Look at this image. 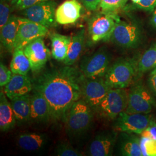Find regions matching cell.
Instances as JSON below:
<instances>
[{"label": "cell", "mask_w": 156, "mask_h": 156, "mask_svg": "<svg viewBox=\"0 0 156 156\" xmlns=\"http://www.w3.org/2000/svg\"><path fill=\"white\" fill-rule=\"evenodd\" d=\"M84 76L80 69L67 66L42 72L32 80L33 90L42 95L51 111V121L65 122L73 104L82 98Z\"/></svg>", "instance_id": "cell-1"}, {"label": "cell", "mask_w": 156, "mask_h": 156, "mask_svg": "<svg viewBox=\"0 0 156 156\" xmlns=\"http://www.w3.org/2000/svg\"><path fill=\"white\" fill-rule=\"evenodd\" d=\"M93 110L82 98L73 104L64 122L69 136H80L89 129L93 120Z\"/></svg>", "instance_id": "cell-2"}, {"label": "cell", "mask_w": 156, "mask_h": 156, "mask_svg": "<svg viewBox=\"0 0 156 156\" xmlns=\"http://www.w3.org/2000/svg\"><path fill=\"white\" fill-rule=\"evenodd\" d=\"M136 73V62L120 58L109 67L104 78L111 89H125L131 83Z\"/></svg>", "instance_id": "cell-3"}, {"label": "cell", "mask_w": 156, "mask_h": 156, "mask_svg": "<svg viewBox=\"0 0 156 156\" xmlns=\"http://www.w3.org/2000/svg\"><path fill=\"white\" fill-rule=\"evenodd\" d=\"M119 17L116 13L98 12L90 17L88 25L89 38L93 43L109 41Z\"/></svg>", "instance_id": "cell-4"}, {"label": "cell", "mask_w": 156, "mask_h": 156, "mask_svg": "<svg viewBox=\"0 0 156 156\" xmlns=\"http://www.w3.org/2000/svg\"><path fill=\"white\" fill-rule=\"evenodd\" d=\"M128 104V93L124 89H111L101 101L95 111L101 116L109 120H115Z\"/></svg>", "instance_id": "cell-5"}, {"label": "cell", "mask_w": 156, "mask_h": 156, "mask_svg": "<svg viewBox=\"0 0 156 156\" xmlns=\"http://www.w3.org/2000/svg\"><path fill=\"white\" fill-rule=\"evenodd\" d=\"M141 38L140 28L136 23L126 22L119 18L110 40L123 49H132L140 45Z\"/></svg>", "instance_id": "cell-6"}, {"label": "cell", "mask_w": 156, "mask_h": 156, "mask_svg": "<svg viewBox=\"0 0 156 156\" xmlns=\"http://www.w3.org/2000/svg\"><path fill=\"white\" fill-rule=\"evenodd\" d=\"M109 63V53L105 48H102L84 58L80 63V70L85 78H104Z\"/></svg>", "instance_id": "cell-7"}, {"label": "cell", "mask_w": 156, "mask_h": 156, "mask_svg": "<svg viewBox=\"0 0 156 156\" xmlns=\"http://www.w3.org/2000/svg\"><path fill=\"white\" fill-rule=\"evenodd\" d=\"M154 105V99L145 86L142 83L135 84L128 93V104L125 112L148 114Z\"/></svg>", "instance_id": "cell-8"}, {"label": "cell", "mask_w": 156, "mask_h": 156, "mask_svg": "<svg viewBox=\"0 0 156 156\" xmlns=\"http://www.w3.org/2000/svg\"><path fill=\"white\" fill-rule=\"evenodd\" d=\"M57 4L53 0L40 2L20 12L23 17L48 28L56 24Z\"/></svg>", "instance_id": "cell-9"}, {"label": "cell", "mask_w": 156, "mask_h": 156, "mask_svg": "<svg viewBox=\"0 0 156 156\" xmlns=\"http://www.w3.org/2000/svg\"><path fill=\"white\" fill-rule=\"evenodd\" d=\"M111 88L104 78H84L82 85V98L95 110Z\"/></svg>", "instance_id": "cell-10"}, {"label": "cell", "mask_w": 156, "mask_h": 156, "mask_svg": "<svg viewBox=\"0 0 156 156\" xmlns=\"http://www.w3.org/2000/svg\"><path fill=\"white\" fill-rule=\"evenodd\" d=\"M23 51L30 62L31 71L35 73L42 71L51 55L45 45L44 37L30 42L24 47Z\"/></svg>", "instance_id": "cell-11"}, {"label": "cell", "mask_w": 156, "mask_h": 156, "mask_svg": "<svg viewBox=\"0 0 156 156\" xmlns=\"http://www.w3.org/2000/svg\"><path fill=\"white\" fill-rule=\"evenodd\" d=\"M19 24L14 45L15 49H23L26 45L34 39L44 37L49 34L48 28L42 25L24 17H19Z\"/></svg>", "instance_id": "cell-12"}, {"label": "cell", "mask_w": 156, "mask_h": 156, "mask_svg": "<svg viewBox=\"0 0 156 156\" xmlns=\"http://www.w3.org/2000/svg\"><path fill=\"white\" fill-rule=\"evenodd\" d=\"M116 127L118 130L129 134H141L153 120L147 114L122 112L117 117Z\"/></svg>", "instance_id": "cell-13"}, {"label": "cell", "mask_w": 156, "mask_h": 156, "mask_svg": "<svg viewBox=\"0 0 156 156\" xmlns=\"http://www.w3.org/2000/svg\"><path fill=\"white\" fill-rule=\"evenodd\" d=\"M31 95V121L45 123L51 120L50 106L45 97L37 91Z\"/></svg>", "instance_id": "cell-14"}, {"label": "cell", "mask_w": 156, "mask_h": 156, "mask_svg": "<svg viewBox=\"0 0 156 156\" xmlns=\"http://www.w3.org/2000/svg\"><path fill=\"white\" fill-rule=\"evenodd\" d=\"M33 90L32 80L27 75L13 73L9 83L5 86L4 91L11 100L14 98L28 94Z\"/></svg>", "instance_id": "cell-15"}, {"label": "cell", "mask_w": 156, "mask_h": 156, "mask_svg": "<svg viewBox=\"0 0 156 156\" xmlns=\"http://www.w3.org/2000/svg\"><path fill=\"white\" fill-rule=\"evenodd\" d=\"M82 6L78 0H67L56 11V22L62 25L71 24L76 22L81 16Z\"/></svg>", "instance_id": "cell-16"}, {"label": "cell", "mask_w": 156, "mask_h": 156, "mask_svg": "<svg viewBox=\"0 0 156 156\" xmlns=\"http://www.w3.org/2000/svg\"><path fill=\"white\" fill-rule=\"evenodd\" d=\"M116 142L114 134H101L90 143L88 153L91 156H111Z\"/></svg>", "instance_id": "cell-17"}, {"label": "cell", "mask_w": 156, "mask_h": 156, "mask_svg": "<svg viewBox=\"0 0 156 156\" xmlns=\"http://www.w3.org/2000/svg\"><path fill=\"white\" fill-rule=\"evenodd\" d=\"M19 17L11 15L8 21L1 28L0 39L3 48L9 53L14 51V45L19 28Z\"/></svg>", "instance_id": "cell-18"}, {"label": "cell", "mask_w": 156, "mask_h": 156, "mask_svg": "<svg viewBox=\"0 0 156 156\" xmlns=\"http://www.w3.org/2000/svg\"><path fill=\"white\" fill-rule=\"evenodd\" d=\"M49 37L51 56L58 62H64L67 57L73 37L53 33L49 34Z\"/></svg>", "instance_id": "cell-19"}, {"label": "cell", "mask_w": 156, "mask_h": 156, "mask_svg": "<svg viewBox=\"0 0 156 156\" xmlns=\"http://www.w3.org/2000/svg\"><path fill=\"white\" fill-rule=\"evenodd\" d=\"M48 140L46 134L35 133H26L19 136L17 145L24 151H39L46 145Z\"/></svg>", "instance_id": "cell-20"}, {"label": "cell", "mask_w": 156, "mask_h": 156, "mask_svg": "<svg viewBox=\"0 0 156 156\" xmlns=\"http://www.w3.org/2000/svg\"><path fill=\"white\" fill-rule=\"evenodd\" d=\"M11 101L17 123L24 124L31 121V95H24Z\"/></svg>", "instance_id": "cell-21"}, {"label": "cell", "mask_w": 156, "mask_h": 156, "mask_svg": "<svg viewBox=\"0 0 156 156\" xmlns=\"http://www.w3.org/2000/svg\"><path fill=\"white\" fill-rule=\"evenodd\" d=\"M16 117L11 104L6 98L4 91L0 93V129L6 132L13 128L16 124Z\"/></svg>", "instance_id": "cell-22"}, {"label": "cell", "mask_w": 156, "mask_h": 156, "mask_svg": "<svg viewBox=\"0 0 156 156\" xmlns=\"http://www.w3.org/2000/svg\"><path fill=\"white\" fill-rule=\"evenodd\" d=\"M85 40V30H79L72 37V40L67 57L63 62L67 66H73L78 61L83 49Z\"/></svg>", "instance_id": "cell-23"}, {"label": "cell", "mask_w": 156, "mask_h": 156, "mask_svg": "<svg viewBox=\"0 0 156 156\" xmlns=\"http://www.w3.org/2000/svg\"><path fill=\"white\" fill-rule=\"evenodd\" d=\"M10 69L13 73L27 75L31 69L30 62L23 49H15L10 63Z\"/></svg>", "instance_id": "cell-24"}, {"label": "cell", "mask_w": 156, "mask_h": 156, "mask_svg": "<svg viewBox=\"0 0 156 156\" xmlns=\"http://www.w3.org/2000/svg\"><path fill=\"white\" fill-rule=\"evenodd\" d=\"M140 139L134 135L126 133L120 146L121 154L125 156H143L140 149Z\"/></svg>", "instance_id": "cell-25"}, {"label": "cell", "mask_w": 156, "mask_h": 156, "mask_svg": "<svg viewBox=\"0 0 156 156\" xmlns=\"http://www.w3.org/2000/svg\"><path fill=\"white\" fill-rule=\"evenodd\" d=\"M156 67V42L146 50L136 62L137 73L142 74Z\"/></svg>", "instance_id": "cell-26"}, {"label": "cell", "mask_w": 156, "mask_h": 156, "mask_svg": "<svg viewBox=\"0 0 156 156\" xmlns=\"http://www.w3.org/2000/svg\"><path fill=\"white\" fill-rule=\"evenodd\" d=\"M128 0H101L99 8L101 11L116 13L123 8Z\"/></svg>", "instance_id": "cell-27"}, {"label": "cell", "mask_w": 156, "mask_h": 156, "mask_svg": "<svg viewBox=\"0 0 156 156\" xmlns=\"http://www.w3.org/2000/svg\"><path fill=\"white\" fill-rule=\"evenodd\" d=\"M140 146L143 156H156V140L147 137H141Z\"/></svg>", "instance_id": "cell-28"}, {"label": "cell", "mask_w": 156, "mask_h": 156, "mask_svg": "<svg viewBox=\"0 0 156 156\" xmlns=\"http://www.w3.org/2000/svg\"><path fill=\"white\" fill-rule=\"evenodd\" d=\"M56 155L58 156H83L81 152L67 142H62L58 145L56 148Z\"/></svg>", "instance_id": "cell-29"}, {"label": "cell", "mask_w": 156, "mask_h": 156, "mask_svg": "<svg viewBox=\"0 0 156 156\" xmlns=\"http://www.w3.org/2000/svg\"><path fill=\"white\" fill-rule=\"evenodd\" d=\"M156 7V0H141L140 2L127 6L126 9L153 12Z\"/></svg>", "instance_id": "cell-30"}, {"label": "cell", "mask_w": 156, "mask_h": 156, "mask_svg": "<svg viewBox=\"0 0 156 156\" xmlns=\"http://www.w3.org/2000/svg\"><path fill=\"white\" fill-rule=\"evenodd\" d=\"M45 1L47 0H12L10 4L12 9L22 11L40 2Z\"/></svg>", "instance_id": "cell-31"}, {"label": "cell", "mask_w": 156, "mask_h": 156, "mask_svg": "<svg viewBox=\"0 0 156 156\" xmlns=\"http://www.w3.org/2000/svg\"><path fill=\"white\" fill-rule=\"evenodd\" d=\"M11 4L6 0H1L0 3V28H1L8 21L11 15Z\"/></svg>", "instance_id": "cell-32"}, {"label": "cell", "mask_w": 156, "mask_h": 156, "mask_svg": "<svg viewBox=\"0 0 156 156\" xmlns=\"http://www.w3.org/2000/svg\"><path fill=\"white\" fill-rule=\"evenodd\" d=\"M13 73L11 70L6 67L1 62L0 64V86L1 87L5 86L11 80Z\"/></svg>", "instance_id": "cell-33"}, {"label": "cell", "mask_w": 156, "mask_h": 156, "mask_svg": "<svg viewBox=\"0 0 156 156\" xmlns=\"http://www.w3.org/2000/svg\"><path fill=\"white\" fill-rule=\"evenodd\" d=\"M141 137H147L156 140V123L153 121L140 134Z\"/></svg>", "instance_id": "cell-34"}, {"label": "cell", "mask_w": 156, "mask_h": 156, "mask_svg": "<svg viewBox=\"0 0 156 156\" xmlns=\"http://www.w3.org/2000/svg\"><path fill=\"white\" fill-rule=\"evenodd\" d=\"M87 10L94 12L99 8L101 0H80Z\"/></svg>", "instance_id": "cell-35"}, {"label": "cell", "mask_w": 156, "mask_h": 156, "mask_svg": "<svg viewBox=\"0 0 156 156\" xmlns=\"http://www.w3.org/2000/svg\"><path fill=\"white\" fill-rule=\"evenodd\" d=\"M149 84L151 90L156 94V75L151 74L149 79Z\"/></svg>", "instance_id": "cell-36"}, {"label": "cell", "mask_w": 156, "mask_h": 156, "mask_svg": "<svg viewBox=\"0 0 156 156\" xmlns=\"http://www.w3.org/2000/svg\"><path fill=\"white\" fill-rule=\"evenodd\" d=\"M151 25L156 29V7L154 10L153 11L152 16L151 19Z\"/></svg>", "instance_id": "cell-37"}, {"label": "cell", "mask_w": 156, "mask_h": 156, "mask_svg": "<svg viewBox=\"0 0 156 156\" xmlns=\"http://www.w3.org/2000/svg\"><path fill=\"white\" fill-rule=\"evenodd\" d=\"M131 1L133 2V4H136V3L140 2L141 0H131Z\"/></svg>", "instance_id": "cell-38"}, {"label": "cell", "mask_w": 156, "mask_h": 156, "mask_svg": "<svg viewBox=\"0 0 156 156\" xmlns=\"http://www.w3.org/2000/svg\"><path fill=\"white\" fill-rule=\"evenodd\" d=\"M151 74H154V75H156V67L154 69H153L152 72L151 73Z\"/></svg>", "instance_id": "cell-39"}, {"label": "cell", "mask_w": 156, "mask_h": 156, "mask_svg": "<svg viewBox=\"0 0 156 156\" xmlns=\"http://www.w3.org/2000/svg\"><path fill=\"white\" fill-rule=\"evenodd\" d=\"M6 1H8V2H11L12 0H6Z\"/></svg>", "instance_id": "cell-40"}]
</instances>
